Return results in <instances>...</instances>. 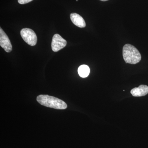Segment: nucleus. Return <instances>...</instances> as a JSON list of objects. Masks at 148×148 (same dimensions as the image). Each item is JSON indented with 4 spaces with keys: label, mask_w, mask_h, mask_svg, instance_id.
I'll list each match as a JSON object with an SVG mask.
<instances>
[{
    "label": "nucleus",
    "mask_w": 148,
    "mask_h": 148,
    "mask_svg": "<svg viewBox=\"0 0 148 148\" xmlns=\"http://www.w3.org/2000/svg\"><path fill=\"white\" fill-rule=\"evenodd\" d=\"M37 101L42 106L48 108L57 110H65L67 108V104L64 101L49 95H38L37 97Z\"/></svg>",
    "instance_id": "f257e3e1"
},
{
    "label": "nucleus",
    "mask_w": 148,
    "mask_h": 148,
    "mask_svg": "<svg viewBox=\"0 0 148 148\" xmlns=\"http://www.w3.org/2000/svg\"><path fill=\"white\" fill-rule=\"evenodd\" d=\"M70 18L72 22L75 25L79 28H82L85 27V21L82 16L76 13H71L70 15Z\"/></svg>",
    "instance_id": "0eeeda50"
},
{
    "label": "nucleus",
    "mask_w": 148,
    "mask_h": 148,
    "mask_svg": "<svg viewBox=\"0 0 148 148\" xmlns=\"http://www.w3.org/2000/svg\"><path fill=\"white\" fill-rule=\"evenodd\" d=\"M0 45L6 52H10L12 50V45L5 32L0 28Z\"/></svg>",
    "instance_id": "39448f33"
},
{
    "label": "nucleus",
    "mask_w": 148,
    "mask_h": 148,
    "mask_svg": "<svg viewBox=\"0 0 148 148\" xmlns=\"http://www.w3.org/2000/svg\"><path fill=\"white\" fill-rule=\"evenodd\" d=\"M21 36L24 41L29 45L34 46L37 42V37L35 32L32 29L24 28L21 29Z\"/></svg>",
    "instance_id": "7ed1b4c3"
},
{
    "label": "nucleus",
    "mask_w": 148,
    "mask_h": 148,
    "mask_svg": "<svg viewBox=\"0 0 148 148\" xmlns=\"http://www.w3.org/2000/svg\"><path fill=\"white\" fill-rule=\"evenodd\" d=\"M33 0H18V3L20 4H25L32 1Z\"/></svg>",
    "instance_id": "1a4fd4ad"
},
{
    "label": "nucleus",
    "mask_w": 148,
    "mask_h": 148,
    "mask_svg": "<svg viewBox=\"0 0 148 148\" xmlns=\"http://www.w3.org/2000/svg\"><path fill=\"white\" fill-rule=\"evenodd\" d=\"M130 93L134 97L145 96L148 93V86L145 85H141L138 87L132 88Z\"/></svg>",
    "instance_id": "423d86ee"
},
{
    "label": "nucleus",
    "mask_w": 148,
    "mask_h": 148,
    "mask_svg": "<svg viewBox=\"0 0 148 148\" xmlns=\"http://www.w3.org/2000/svg\"><path fill=\"white\" fill-rule=\"evenodd\" d=\"M78 73L80 76L82 77H86L88 76L90 73V69L87 65H82L78 68Z\"/></svg>",
    "instance_id": "6e6552de"
},
{
    "label": "nucleus",
    "mask_w": 148,
    "mask_h": 148,
    "mask_svg": "<svg viewBox=\"0 0 148 148\" xmlns=\"http://www.w3.org/2000/svg\"><path fill=\"white\" fill-rule=\"evenodd\" d=\"M123 56L126 64H136L141 60L140 51L135 46L129 44H125L123 47Z\"/></svg>",
    "instance_id": "f03ea898"
},
{
    "label": "nucleus",
    "mask_w": 148,
    "mask_h": 148,
    "mask_svg": "<svg viewBox=\"0 0 148 148\" xmlns=\"http://www.w3.org/2000/svg\"><path fill=\"white\" fill-rule=\"evenodd\" d=\"M101 1H108V0H100Z\"/></svg>",
    "instance_id": "9d476101"
},
{
    "label": "nucleus",
    "mask_w": 148,
    "mask_h": 148,
    "mask_svg": "<svg viewBox=\"0 0 148 148\" xmlns=\"http://www.w3.org/2000/svg\"><path fill=\"white\" fill-rule=\"evenodd\" d=\"M67 41L60 35L56 34L53 36L51 42V48L54 52H57L66 46Z\"/></svg>",
    "instance_id": "20e7f679"
}]
</instances>
